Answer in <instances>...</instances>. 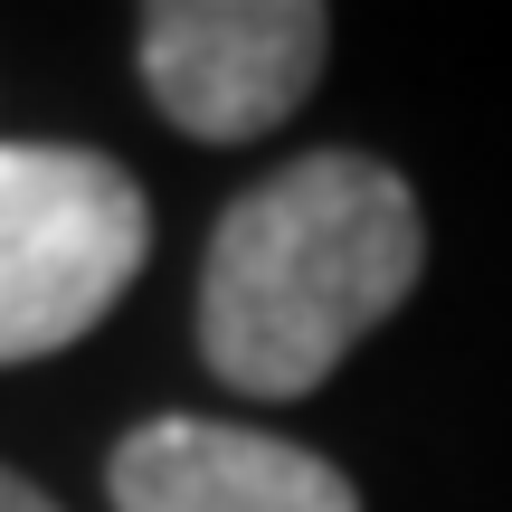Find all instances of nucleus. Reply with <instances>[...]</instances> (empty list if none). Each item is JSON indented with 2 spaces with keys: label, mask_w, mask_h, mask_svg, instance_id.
Masks as SVG:
<instances>
[{
  "label": "nucleus",
  "mask_w": 512,
  "mask_h": 512,
  "mask_svg": "<svg viewBox=\"0 0 512 512\" xmlns=\"http://www.w3.org/2000/svg\"><path fill=\"white\" fill-rule=\"evenodd\" d=\"M427 266L418 190L370 152H304L228 200L200 266V361L247 399H304Z\"/></svg>",
  "instance_id": "nucleus-1"
},
{
  "label": "nucleus",
  "mask_w": 512,
  "mask_h": 512,
  "mask_svg": "<svg viewBox=\"0 0 512 512\" xmlns=\"http://www.w3.org/2000/svg\"><path fill=\"white\" fill-rule=\"evenodd\" d=\"M152 209L86 143H0V361L86 342L143 275Z\"/></svg>",
  "instance_id": "nucleus-2"
},
{
  "label": "nucleus",
  "mask_w": 512,
  "mask_h": 512,
  "mask_svg": "<svg viewBox=\"0 0 512 512\" xmlns=\"http://www.w3.org/2000/svg\"><path fill=\"white\" fill-rule=\"evenodd\" d=\"M0 512H57L48 494H38L29 475H10V465H0Z\"/></svg>",
  "instance_id": "nucleus-5"
},
{
  "label": "nucleus",
  "mask_w": 512,
  "mask_h": 512,
  "mask_svg": "<svg viewBox=\"0 0 512 512\" xmlns=\"http://www.w3.org/2000/svg\"><path fill=\"white\" fill-rule=\"evenodd\" d=\"M114 512H361L342 465L266 427H209V418H152L105 465Z\"/></svg>",
  "instance_id": "nucleus-4"
},
{
  "label": "nucleus",
  "mask_w": 512,
  "mask_h": 512,
  "mask_svg": "<svg viewBox=\"0 0 512 512\" xmlns=\"http://www.w3.org/2000/svg\"><path fill=\"white\" fill-rule=\"evenodd\" d=\"M332 19L313 0H152L143 86L200 143H256L313 95Z\"/></svg>",
  "instance_id": "nucleus-3"
}]
</instances>
